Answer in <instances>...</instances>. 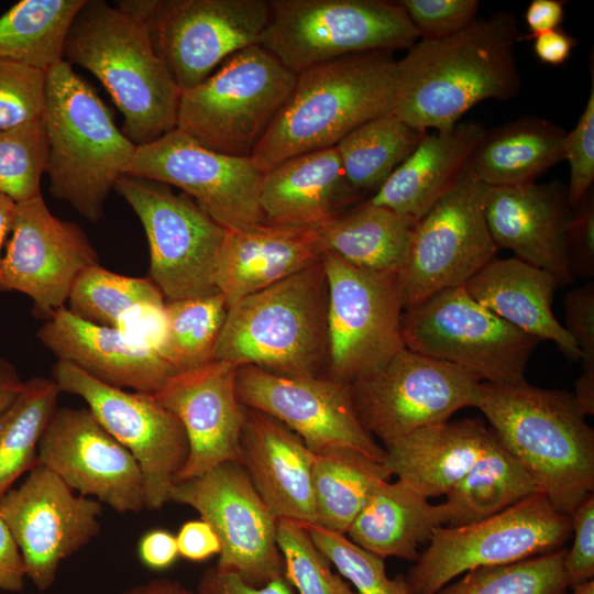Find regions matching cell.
<instances>
[{
  "label": "cell",
  "instance_id": "26",
  "mask_svg": "<svg viewBox=\"0 0 594 594\" xmlns=\"http://www.w3.org/2000/svg\"><path fill=\"white\" fill-rule=\"evenodd\" d=\"M241 464L277 520L316 525L312 465L316 454L277 419L245 407Z\"/></svg>",
  "mask_w": 594,
  "mask_h": 594
},
{
  "label": "cell",
  "instance_id": "5",
  "mask_svg": "<svg viewBox=\"0 0 594 594\" xmlns=\"http://www.w3.org/2000/svg\"><path fill=\"white\" fill-rule=\"evenodd\" d=\"M43 122L51 194L88 221H99L138 146L117 127L96 89L65 61L46 72Z\"/></svg>",
  "mask_w": 594,
  "mask_h": 594
},
{
  "label": "cell",
  "instance_id": "34",
  "mask_svg": "<svg viewBox=\"0 0 594 594\" xmlns=\"http://www.w3.org/2000/svg\"><path fill=\"white\" fill-rule=\"evenodd\" d=\"M418 219L369 200L316 228L324 252L369 272L400 273Z\"/></svg>",
  "mask_w": 594,
  "mask_h": 594
},
{
  "label": "cell",
  "instance_id": "60",
  "mask_svg": "<svg viewBox=\"0 0 594 594\" xmlns=\"http://www.w3.org/2000/svg\"><path fill=\"white\" fill-rule=\"evenodd\" d=\"M15 202L0 195V292H1V261L4 245L11 229Z\"/></svg>",
  "mask_w": 594,
  "mask_h": 594
},
{
  "label": "cell",
  "instance_id": "28",
  "mask_svg": "<svg viewBox=\"0 0 594 594\" xmlns=\"http://www.w3.org/2000/svg\"><path fill=\"white\" fill-rule=\"evenodd\" d=\"M361 197L346 180L333 146L294 156L265 172L258 199L265 222L318 228Z\"/></svg>",
  "mask_w": 594,
  "mask_h": 594
},
{
  "label": "cell",
  "instance_id": "1",
  "mask_svg": "<svg viewBox=\"0 0 594 594\" xmlns=\"http://www.w3.org/2000/svg\"><path fill=\"white\" fill-rule=\"evenodd\" d=\"M520 36L515 18L498 11L453 35L418 40L397 61L393 113L418 131H444L481 101L513 99L521 87Z\"/></svg>",
  "mask_w": 594,
  "mask_h": 594
},
{
  "label": "cell",
  "instance_id": "42",
  "mask_svg": "<svg viewBox=\"0 0 594 594\" xmlns=\"http://www.w3.org/2000/svg\"><path fill=\"white\" fill-rule=\"evenodd\" d=\"M565 552L559 548L505 565L473 569L436 594H568Z\"/></svg>",
  "mask_w": 594,
  "mask_h": 594
},
{
  "label": "cell",
  "instance_id": "27",
  "mask_svg": "<svg viewBox=\"0 0 594 594\" xmlns=\"http://www.w3.org/2000/svg\"><path fill=\"white\" fill-rule=\"evenodd\" d=\"M324 248L316 228L263 222L230 231L219 260L216 286L228 308L322 260Z\"/></svg>",
  "mask_w": 594,
  "mask_h": 594
},
{
  "label": "cell",
  "instance_id": "56",
  "mask_svg": "<svg viewBox=\"0 0 594 594\" xmlns=\"http://www.w3.org/2000/svg\"><path fill=\"white\" fill-rule=\"evenodd\" d=\"M565 3L562 0H532L525 13L530 33L520 36V40H532L541 33L559 29L564 16Z\"/></svg>",
  "mask_w": 594,
  "mask_h": 594
},
{
  "label": "cell",
  "instance_id": "13",
  "mask_svg": "<svg viewBox=\"0 0 594 594\" xmlns=\"http://www.w3.org/2000/svg\"><path fill=\"white\" fill-rule=\"evenodd\" d=\"M321 261L328 286L327 375L350 385L405 348L402 283L398 273L360 270L331 252Z\"/></svg>",
  "mask_w": 594,
  "mask_h": 594
},
{
  "label": "cell",
  "instance_id": "2",
  "mask_svg": "<svg viewBox=\"0 0 594 594\" xmlns=\"http://www.w3.org/2000/svg\"><path fill=\"white\" fill-rule=\"evenodd\" d=\"M476 408L557 510L570 516L593 493L594 431L573 393L481 383Z\"/></svg>",
  "mask_w": 594,
  "mask_h": 594
},
{
  "label": "cell",
  "instance_id": "53",
  "mask_svg": "<svg viewBox=\"0 0 594 594\" xmlns=\"http://www.w3.org/2000/svg\"><path fill=\"white\" fill-rule=\"evenodd\" d=\"M176 541L179 556L193 562L219 556L221 550L217 532L201 518L183 524L176 535Z\"/></svg>",
  "mask_w": 594,
  "mask_h": 594
},
{
  "label": "cell",
  "instance_id": "9",
  "mask_svg": "<svg viewBox=\"0 0 594 594\" xmlns=\"http://www.w3.org/2000/svg\"><path fill=\"white\" fill-rule=\"evenodd\" d=\"M402 338L405 348L491 384L526 382L527 363L539 343L475 301L463 286L405 308Z\"/></svg>",
  "mask_w": 594,
  "mask_h": 594
},
{
  "label": "cell",
  "instance_id": "36",
  "mask_svg": "<svg viewBox=\"0 0 594 594\" xmlns=\"http://www.w3.org/2000/svg\"><path fill=\"white\" fill-rule=\"evenodd\" d=\"M312 490L317 526L345 535L374 490L391 474L383 462L358 450L316 454Z\"/></svg>",
  "mask_w": 594,
  "mask_h": 594
},
{
  "label": "cell",
  "instance_id": "44",
  "mask_svg": "<svg viewBox=\"0 0 594 594\" xmlns=\"http://www.w3.org/2000/svg\"><path fill=\"white\" fill-rule=\"evenodd\" d=\"M277 544L284 561V578L298 594H358L333 572V565L304 525L278 520Z\"/></svg>",
  "mask_w": 594,
  "mask_h": 594
},
{
  "label": "cell",
  "instance_id": "22",
  "mask_svg": "<svg viewBox=\"0 0 594 594\" xmlns=\"http://www.w3.org/2000/svg\"><path fill=\"white\" fill-rule=\"evenodd\" d=\"M37 464L117 513L145 508L138 461L88 408H56L41 437Z\"/></svg>",
  "mask_w": 594,
  "mask_h": 594
},
{
  "label": "cell",
  "instance_id": "30",
  "mask_svg": "<svg viewBox=\"0 0 594 594\" xmlns=\"http://www.w3.org/2000/svg\"><path fill=\"white\" fill-rule=\"evenodd\" d=\"M463 287L480 305L522 332L549 340L570 360L581 352L552 311L557 280L549 273L518 258H493Z\"/></svg>",
  "mask_w": 594,
  "mask_h": 594
},
{
  "label": "cell",
  "instance_id": "12",
  "mask_svg": "<svg viewBox=\"0 0 594 594\" xmlns=\"http://www.w3.org/2000/svg\"><path fill=\"white\" fill-rule=\"evenodd\" d=\"M114 190L130 205L150 249V279L165 300L218 293L216 275L228 229L185 193L136 176L123 175Z\"/></svg>",
  "mask_w": 594,
  "mask_h": 594
},
{
  "label": "cell",
  "instance_id": "19",
  "mask_svg": "<svg viewBox=\"0 0 594 594\" xmlns=\"http://www.w3.org/2000/svg\"><path fill=\"white\" fill-rule=\"evenodd\" d=\"M127 175L182 189L230 231L265 222L258 199L264 173L251 158L209 150L178 129L138 146Z\"/></svg>",
  "mask_w": 594,
  "mask_h": 594
},
{
  "label": "cell",
  "instance_id": "45",
  "mask_svg": "<svg viewBox=\"0 0 594 594\" xmlns=\"http://www.w3.org/2000/svg\"><path fill=\"white\" fill-rule=\"evenodd\" d=\"M315 544L358 594H410L406 578L389 579L384 558L352 542L345 535L317 525H304Z\"/></svg>",
  "mask_w": 594,
  "mask_h": 594
},
{
  "label": "cell",
  "instance_id": "15",
  "mask_svg": "<svg viewBox=\"0 0 594 594\" xmlns=\"http://www.w3.org/2000/svg\"><path fill=\"white\" fill-rule=\"evenodd\" d=\"M52 380L61 392L82 398L98 422L138 461L145 508L158 510L168 503L189 451L178 417L153 394L107 385L68 362L54 364Z\"/></svg>",
  "mask_w": 594,
  "mask_h": 594
},
{
  "label": "cell",
  "instance_id": "7",
  "mask_svg": "<svg viewBox=\"0 0 594 594\" xmlns=\"http://www.w3.org/2000/svg\"><path fill=\"white\" fill-rule=\"evenodd\" d=\"M296 76L260 44L243 48L201 84L182 91L176 129L209 150L250 157Z\"/></svg>",
  "mask_w": 594,
  "mask_h": 594
},
{
  "label": "cell",
  "instance_id": "11",
  "mask_svg": "<svg viewBox=\"0 0 594 594\" xmlns=\"http://www.w3.org/2000/svg\"><path fill=\"white\" fill-rule=\"evenodd\" d=\"M571 536L570 516L538 493L482 520L436 528L406 582L410 594H436L462 573L557 550Z\"/></svg>",
  "mask_w": 594,
  "mask_h": 594
},
{
  "label": "cell",
  "instance_id": "58",
  "mask_svg": "<svg viewBox=\"0 0 594 594\" xmlns=\"http://www.w3.org/2000/svg\"><path fill=\"white\" fill-rule=\"evenodd\" d=\"M24 382L14 365L0 355V416L18 398L23 389Z\"/></svg>",
  "mask_w": 594,
  "mask_h": 594
},
{
  "label": "cell",
  "instance_id": "37",
  "mask_svg": "<svg viewBox=\"0 0 594 594\" xmlns=\"http://www.w3.org/2000/svg\"><path fill=\"white\" fill-rule=\"evenodd\" d=\"M86 0H21L0 15V59L47 72Z\"/></svg>",
  "mask_w": 594,
  "mask_h": 594
},
{
  "label": "cell",
  "instance_id": "52",
  "mask_svg": "<svg viewBox=\"0 0 594 594\" xmlns=\"http://www.w3.org/2000/svg\"><path fill=\"white\" fill-rule=\"evenodd\" d=\"M285 578L276 579L264 586L246 584L237 573L210 566L201 574L197 594H294Z\"/></svg>",
  "mask_w": 594,
  "mask_h": 594
},
{
  "label": "cell",
  "instance_id": "59",
  "mask_svg": "<svg viewBox=\"0 0 594 594\" xmlns=\"http://www.w3.org/2000/svg\"><path fill=\"white\" fill-rule=\"evenodd\" d=\"M119 594H197V592L188 588L179 581L156 578L129 586Z\"/></svg>",
  "mask_w": 594,
  "mask_h": 594
},
{
  "label": "cell",
  "instance_id": "6",
  "mask_svg": "<svg viewBox=\"0 0 594 594\" xmlns=\"http://www.w3.org/2000/svg\"><path fill=\"white\" fill-rule=\"evenodd\" d=\"M327 309L321 261L231 305L215 360L287 376L323 375Z\"/></svg>",
  "mask_w": 594,
  "mask_h": 594
},
{
  "label": "cell",
  "instance_id": "57",
  "mask_svg": "<svg viewBox=\"0 0 594 594\" xmlns=\"http://www.w3.org/2000/svg\"><path fill=\"white\" fill-rule=\"evenodd\" d=\"M532 40L536 56L542 63L553 66L564 64L578 45V38L569 35L560 28L541 33Z\"/></svg>",
  "mask_w": 594,
  "mask_h": 594
},
{
  "label": "cell",
  "instance_id": "48",
  "mask_svg": "<svg viewBox=\"0 0 594 594\" xmlns=\"http://www.w3.org/2000/svg\"><path fill=\"white\" fill-rule=\"evenodd\" d=\"M582 114L574 129L566 133L564 160L570 166L568 200L573 208L590 191L594 182V77Z\"/></svg>",
  "mask_w": 594,
  "mask_h": 594
},
{
  "label": "cell",
  "instance_id": "51",
  "mask_svg": "<svg viewBox=\"0 0 594 594\" xmlns=\"http://www.w3.org/2000/svg\"><path fill=\"white\" fill-rule=\"evenodd\" d=\"M568 254L573 277H593L594 200L590 191L573 207L568 230Z\"/></svg>",
  "mask_w": 594,
  "mask_h": 594
},
{
  "label": "cell",
  "instance_id": "25",
  "mask_svg": "<svg viewBox=\"0 0 594 594\" xmlns=\"http://www.w3.org/2000/svg\"><path fill=\"white\" fill-rule=\"evenodd\" d=\"M37 338L57 361L117 388L154 394L177 373L152 342L89 322L66 307L46 320Z\"/></svg>",
  "mask_w": 594,
  "mask_h": 594
},
{
  "label": "cell",
  "instance_id": "54",
  "mask_svg": "<svg viewBox=\"0 0 594 594\" xmlns=\"http://www.w3.org/2000/svg\"><path fill=\"white\" fill-rule=\"evenodd\" d=\"M178 556L176 535L164 528L146 531L138 542V557L141 563L153 571L170 568Z\"/></svg>",
  "mask_w": 594,
  "mask_h": 594
},
{
  "label": "cell",
  "instance_id": "43",
  "mask_svg": "<svg viewBox=\"0 0 594 594\" xmlns=\"http://www.w3.org/2000/svg\"><path fill=\"white\" fill-rule=\"evenodd\" d=\"M47 153L43 119L0 131V195L15 204L41 197Z\"/></svg>",
  "mask_w": 594,
  "mask_h": 594
},
{
  "label": "cell",
  "instance_id": "32",
  "mask_svg": "<svg viewBox=\"0 0 594 594\" xmlns=\"http://www.w3.org/2000/svg\"><path fill=\"white\" fill-rule=\"evenodd\" d=\"M446 525L443 505L431 504L400 481L382 482L352 522L346 537L382 558L415 562L436 528Z\"/></svg>",
  "mask_w": 594,
  "mask_h": 594
},
{
  "label": "cell",
  "instance_id": "55",
  "mask_svg": "<svg viewBox=\"0 0 594 594\" xmlns=\"http://www.w3.org/2000/svg\"><path fill=\"white\" fill-rule=\"evenodd\" d=\"M26 580L20 549L6 522L0 517V590L19 593Z\"/></svg>",
  "mask_w": 594,
  "mask_h": 594
},
{
  "label": "cell",
  "instance_id": "17",
  "mask_svg": "<svg viewBox=\"0 0 594 594\" xmlns=\"http://www.w3.org/2000/svg\"><path fill=\"white\" fill-rule=\"evenodd\" d=\"M169 502L195 509L217 532V566L261 587L284 578L277 544V519L242 464L222 463L205 474L174 483Z\"/></svg>",
  "mask_w": 594,
  "mask_h": 594
},
{
  "label": "cell",
  "instance_id": "10",
  "mask_svg": "<svg viewBox=\"0 0 594 594\" xmlns=\"http://www.w3.org/2000/svg\"><path fill=\"white\" fill-rule=\"evenodd\" d=\"M147 28L154 52L182 91L206 80L237 52L261 42L265 0H120Z\"/></svg>",
  "mask_w": 594,
  "mask_h": 594
},
{
  "label": "cell",
  "instance_id": "33",
  "mask_svg": "<svg viewBox=\"0 0 594 594\" xmlns=\"http://www.w3.org/2000/svg\"><path fill=\"white\" fill-rule=\"evenodd\" d=\"M566 131L538 117H520L486 133L475 147L469 167L492 187L534 183L564 160Z\"/></svg>",
  "mask_w": 594,
  "mask_h": 594
},
{
  "label": "cell",
  "instance_id": "38",
  "mask_svg": "<svg viewBox=\"0 0 594 594\" xmlns=\"http://www.w3.org/2000/svg\"><path fill=\"white\" fill-rule=\"evenodd\" d=\"M424 134L393 112L364 122L336 145L346 180L361 195L375 194Z\"/></svg>",
  "mask_w": 594,
  "mask_h": 594
},
{
  "label": "cell",
  "instance_id": "20",
  "mask_svg": "<svg viewBox=\"0 0 594 594\" xmlns=\"http://www.w3.org/2000/svg\"><path fill=\"white\" fill-rule=\"evenodd\" d=\"M237 395L294 431L315 454L358 450L383 462L385 450L356 416L351 386L330 376H287L244 365L238 367Z\"/></svg>",
  "mask_w": 594,
  "mask_h": 594
},
{
  "label": "cell",
  "instance_id": "47",
  "mask_svg": "<svg viewBox=\"0 0 594 594\" xmlns=\"http://www.w3.org/2000/svg\"><path fill=\"white\" fill-rule=\"evenodd\" d=\"M419 38L453 35L477 19V0H400Z\"/></svg>",
  "mask_w": 594,
  "mask_h": 594
},
{
  "label": "cell",
  "instance_id": "39",
  "mask_svg": "<svg viewBox=\"0 0 594 594\" xmlns=\"http://www.w3.org/2000/svg\"><path fill=\"white\" fill-rule=\"evenodd\" d=\"M61 393L52 378L34 376L0 416V501L37 465L38 443Z\"/></svg>",
  "mask_w": 594,
  "mask_h": 594
},
{
  "label": "cell",
  "instance_id": "16",
  "mask_svg": "<svg viewBox=\"0 0 594 594\" xmlns=\"http://www.w3.org/2000/svg\"><path fill=\"white\" fill-rule=\"evenodd\" d=\"M482 184L470 167L421 217L399 273L405 308L463 286L495 258L497 246L484 215Z\"/></svg>",
  "mask_w": 594,
  "mask_h": 594
},
{
  "label": "cell",
  "instance_id": "24",
  "mask_svg": "<svg viewBox=\"0 0 594 594\" xmlns=\"http://www.w3.org/2000/svg\"><path fill=\"white\" fill-rule=\"evenodd\" d=\"M484 215L497 246L549 273L559 287L572 284L568 230L573 208L566 186L557 182L516 186L485 185Z\"/></svg>",
  "mask_w": 594,
  "mask_h": 594
},
{
  "label": "cell",
  "instance_id": "21",
  "mask_svg": "<svg viewBox=\"0 0 594 594\" xmlns=\"http://www.w3.org/2000/svg\"><path fill=\"white\" fill-rule=\"evenodd\" d=\"M99 263L85 231L54 216L43 197L15 205L1 261V292L16 290L46 320L66 307L78 275Z\"/></svg>",
  "mask_w": 594,
  "mask_h": 594
},
{
  "label": "cell",
  "instance_id": "61",
  "mask_svg": "<svg viewBox=\"0 0 594 594\" xmlns=\"http://www.w3.org/2000/svg\"><path fill=\"white\" fill-rule=\"evenodd\" d=\"M572 588V594H594V581H588Z\"/></svg>",
  "mask_w": 594,
  "mask_h": 594
},
{
  "label": "cell",
  "instance_id": "14",
  "mask_svg": "<svg viewBox=\"0 0 594 594\" xmlns=\"http://www.w3.org/2000/svg\"><path fill=\"white\" fill-rule=\"evenodd\" d=\"M480 382L465 371L407 348L384 367L352 384L362 427L384 446L476 407Z\"/></svg>",
  "mask_w": 594,
  "mask_h": 594
},
{
  "label": "cell",
  "instance_id": "50",
  "mask_svg": "<svg viewBox=\"0 0 594 594\" xmlns=\"http://www.w3.org/2000/svg\"><path fill=\"white\" fill-rule=\"evenodd\" d=\"M565 329L574 339L582 361L581 377L594 380V284L569 290L563 300Z\"/></svg>",
  "mask_w": 594,
  "mask_h": 594
},
{
  "label": "cell",
  "instance_id": "41",
  "mask_svg": "<svg viewBox=\"0 0 594 594\" xmlns=\"http://www.w3.org/2000/svg\"><path fill=\"white\" fill-rule=\"evenodd\" d=\"M165 301L150 277L117 274L100 263L78 275L67 300L68 309L76 316L113 328H121L124 320L139 309H163Z\"/></svg>",
  "mask_w": 594,
  "mask_h": 594
},
{
  "label": "cell",
  "instance_id": "4",
  "mask_svg": "<svg viewBox=\"0 0 594 594\" xmlns=\"http://www.w3.org/2000/svg\"><path fill=\"white\" fill-rule=\"evenodd\" d=\"M63 61L101 82L123 116L122 133L136 146L176 129L182 90L141 20L107 1L86 0L69 26Z\"/></svg>",
  "mask_w": 594,
  "mask_h": 594
},
{
  "label": "cell",
  "instance_id": "3",
  "mask_svg": "<svg viewBox=\"0 0 594 594\" xmlns=\"http://www.w3.org/2000/svg\"><path fill=\"white\" fill-rule=\"evenodd\" d=\"M396 88L392 52L349 55L305 69L250 158L265 173L294 156L333 147L364 122L393 112Z\"/></svg>",
  "mask_w": 594,
  "mask_h": 594
},
{
  "label": "cell",
  "instance_id": "23",
  "mask_svg": "<svg viewBox=\"0 0 594 594\" xmlns=\"http://www.w3.org/2000/svg\"><path fill=\"white\" fill-rule=\"evenodd\" d=\"M238 367L213 360L170 376L153 396L180 420L188 457L175 483L226 463L241 464L240 438L245 407L237 395Z\"/></svg>",
  "mask_w": 594,
  "mask_h": 594
},
{
  "label": "cell",
  "instance_id": "46",
  "mask_svg": "<svg viewBox=\"0 0 594 594\" xmlns=\"http://www.w3.org/2000/svg\"><path fill=\"white\" fill-rule=\"evenodd\" d=\"M46 72L0 59V131L43 119Z\"/></svg>",
  "mask_w": 594,
  "mask_h": 594
},
{
  "label": "cell",
  "instance_id": "49",
  "mask_svg": "<svg viewBox=\"0 0 594 594\" xmlns=\"http://www.w3.org/2000/svg\"><path fill=\"white\" fill-rule=\"evenodd\" d=\"M573 543L565 552L563 566L569 586L574 587L594 576V494H588L571 513Z\"/></svg>",
  "mask_w": 594,
  "mask_h": 594
},
{
  "label": "cell",
  "instance_id": "29",
  "mask_svg": "<svg viewBox=\"0 0 594 594\" xmlns=\"http://www.w3.org/2000/svg\"><path fill=\"white\" fill-rule=\"evenodd\" d=\"M493 430L463 418L420 428L385 444L383 464L426 498L447 495L486 451Z\"/></svg>",
  "mask_w": 594,
  "mask_h": 594
},
{
  "label": "cell",
  "instance_id": "35",
  "mask_svg": "<svg viewBox=\"0 0 594 594\" xmlns=\"http://www.w3.org/2000/svg\"><path fill=\"white\" fill-rule=\"evenodd\" d=\"M538 493L532 476L494 433L486 451L446 495L444 526L482 520Z\"/></svg>",
  "mask_w": 594,
  "mask_h": 594
},
{
  "label": "cell",
  "instance_id": "40",
  "mask_svg": "<svg viewBox=\"0 0 594 594\" xmlns=\"http://www.w3.org/2000/svg\"><path fill=\"white\" fill-rule=\"evenodd\" d=\"M227 312L228 304L220 292L166 300L158 352L177 373L213 361Z\"/></svg>",
  "mask_w": 594,
  "mask_h": 594
},
{
  "label": "cell",
  "instance_id": "31",
  "mask_svg": "<svg viewBox=\"0 0 594 594\" xmlns=\"http://www.w3.org/2000/svg\"><path fill=\"white\" fill-rule=\"evenodd\" d=\"M486 130L468 121L449 130L425 132L413 153L367 200L419 220L468 169Z\"/></svg>",
  "mask_w": 594,
  "mask_h": 594
},
{
  "label": "cell",
  "instance_id": "18",
  "mask_svg": "<svg viewBox=\"0 0 594 594\" xmlns=\"http://www.w3.org/2000/svg\"><path fill=\"white\" fill-rule=\"evenodd\" d=\"M101 514V503L38 464L0 501V517L20 549L26 579L42 592L53 586L62 562L99 535Z\"/></svg>",
  "mask_w": 594,
  "mask_h": 594
},
{
  "label": "cell",
  "instance_id": "8",
  "mask_svg": "<svg viewBox=\"0 0 594 594\" xmlns=\"http://www.w3.org/2000/svg\"><path fill=\"white\" fill-rule=\"evenodd\" d=\"M418 40L398 1L273 0L260 45L298 74L349 55L407 51Z\"/></svg>",
  "mask_w": 594,
  "mask_h": 594
}]
</instances>
